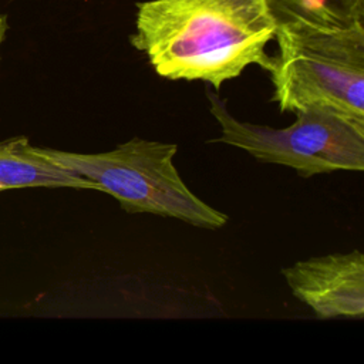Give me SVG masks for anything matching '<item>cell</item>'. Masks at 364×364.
<instances>
[{
    "label": "cell",
    "instance_id": "6da1fadb",
    "mask_svg": "<svg viewBox=\"0 0 364 364\" xmlns=\"http://www.w3.org/2000/svg\"><path fill=\"white\" fill-rule=\"evenodd\" d=\"M276 27L264 0H145L129 41L158 75L219 90L249 65L270 68Z\"/></svg>",
    "mask_w": 364,
    "mask_h": 364
},
{
    "label": "cell",
    "instance_id": "7a4b0ae2",
    "mask_svg": "<svg viewBox=\"0 0 364 364\" xmlns=\"http://www.w3.org/2000/svg\"><path fill=\"white\" fill-rule=\"evenodd\" d=\"M274 40L277 54L267 71L282 112L323 105L364 124V23H284Z\"/></svg>",
    "mask_w": 364,
    "mask_h": 364
},
{
    "label": "cell",
    "instance_id": "3957f363",
    "mask_svg": "<svg viewBox=\"0 0 364 364\" xmlns=\"http://www.w3.org/2000/svg\"><path fill=\"white\" fill-rule=\"evenodd\" d=\"M37 149L61 168L97 183L129 213L173 218L205 229H219L229 219L185 185L173 164L176 144L132 136L98 154Z\"/></svg>",
    "mask_w": 364,
    "mask_h": 364
},
{
    "label": "cell",
    "instance_id": "277c9868",
    "mask_svg": "<svg viewBox=\"0 0 364 364\" xmlns=\"http://www.w3.org/2000/svg\"><path fill=\"white\" fill-rule=\"evenodd\" d=\"M209 109L220 125L219 142L240 148L259 162L293 168L301 176L364 169V124L323 105L297 109L286 128L236 119L226 102L208 92Z\"/></svg>",
    "mask_w": 364,
    "mask_h": 364
},
{
    "label": "cell",
    "instance_id": "5b68a950",
    "mask_svg": "<svg viewBox=\"0 0 364 364\" xmlns=\"http://www.w3.org/2000/svg\"><path fill=\"white\" fill-rule=\"evenodd\" d=\"M282 273L294 297L317 317L364 316V256L360 250L300 260Z\"/></svg>",
    "mask_w": 364,
    "mask_h": 364
},
{
    "label": "cell",
    "instance_id": "8992f818",
    "mask_svg": "<svg viewBox=\"0 0 364 364\" xmlns=\"http://www.w3.org/2000/svg\"><path fill=\"white\" fill-rule=\"evenodd\" d=\"M20 188H74L101 192L100 186L46 158L26 136L0 142V192Z\"/></svg>",
    "mask_w": 364,
    "mask_h": 364
},
{
    "label": "cell",
    "instance_id": "52a82bcc",
    "mask_svg": "<svg viewBox=\"0 0 364 364\" xmlns=\"http://www.w3.org/2000/svg\"><path fill=\"white\" fill-rule=\"evenodd\" d=\"M276 24L301 21L323 27L364 23V0H264Z\"/></svg>",
    "mask_w": 364,
    "mask_h": 364
},
{
    "label": "cell",
    "instance_id": "ba28073f",
    "mask_svg": "<svg viewBox=\"0 0 364 364\" xmlns=\"http://www.w3.org/2000/svg\"><path fill=\"white\" fill-rule=\"evenodd\" d=\"M7 28H9V24H7V17L0 13V48H1V44L6 38V33H7Z\"/></svg>",
    "mask_w": 364,
    "mask_h": 364
}]
</instances>
